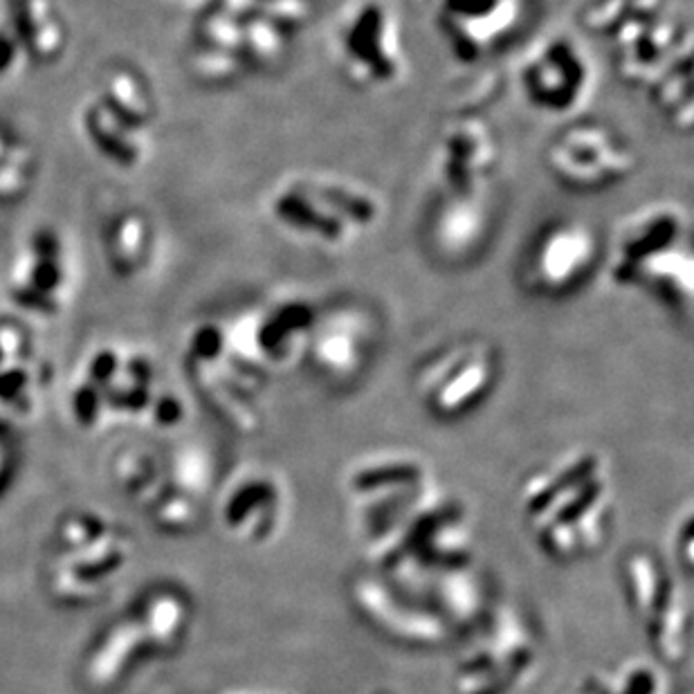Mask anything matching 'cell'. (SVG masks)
<instances>
[{"label": "cell", "mask_w": 694, "mask_h": 694, "mask_svg": "<svg viewBox=\"0 0 694 694\" xmlns=\"http://www.w3.org/2000/svg\"><path fill=\"white\" fill-rule=\"evenodd\" d=\"M122 564V555H106L100 558L95 562H83L79 567H74V575L83 582H95L102 580L104 575H109L111 571H115Z\"/></svg>", "instance_id": "44dd1931"}, {"label": "cell", "mask_w": 694, "mask_h": 694, "mask_svg": "<svg viewBox=\"0 0 694 694\" xmlns=\"http://www.w3.org/2000/svg\"><path fill=\"white\" fill-rule=\"evenodd\" d=\"M422 468L409 459H385L358 468L351 474V488L358 494L416 488L422 481Z\"/></svg>", "instance_id": "e0dca14e"}, {"label": "cell", "mask_w": 694, "mask_h": 694, "mask_svg": "<svg viewBox=\"0 0 694 694\" xmlns=\"http://www.w3.org/2000/svg\"><path fill=\"white\" fill-rule=\"evenodd\" d=\"M14 59V43H12V34L0 30V72L8 68V63Z\"/></svg>", "instance_id": "4316f807"}, {"label": "cell", "mask_w": 694, "mask_h": 694, "mask_svg": "<svg viewBox=\"0 0 694 694\" xmlns=\"http://www.w3.org/2000/svg\"><path fill=\"white\" fill-rule=\"evenodd\" d=\"M450 52L474 63L506 45L524 21L527 0H422Z\"/></svg>", "instance_id": "ba28073f"}, {"label": "cell", "mask_w": 694, "mask_h": 694, "mask_svg": "<svg viewBox=\"0 0 694 694\" xmlns=\"http://www.w3.org/2000/svg\"><path fill=\"white\" fill-rule=\"evenodd\" d=\"M181 416H183V409H181V405L173 400V398H164V400H160V405H157V411H155V418L162 422V425H173V422H178L181 420Z\"/></svg>", "instance_id": "d4e9b609"}, {"label": "cell", "mask_w": 694, "mask_h": 694, "mask_svg": "<svg viewBox=\"0 0 694 694\" xmlns=\"http://www.w3.org/2000/svg\"><path fill=\"white\" fill-rule=\"evenodd\" d=\"M374 339V319L365 306L337 304L317 313L304 354L322 376L349 380L367 365Z\"/></svg>", "instance_id": "30bf717a"}, {"label": "cell", "mask_w": 694, "mask_h": 694, "mask_svg": "<svg viewBox=\"0 0 694 694\" xmlns=\"http://www.w3.org/2000/svg\"><path fill=\"white\" fill-rule=\"evenodd\" d=\"M499 376L494 346L486 339H457L431 354L418 369L416 389L439 418H459L477 409Z\"/></svg>", "instance_id": "5b68a950"}, {"label": "cell", "mask_w": 694, "mask_h": 694, "mask_svg": "<svg viewBox=\"0 0 694 694\" xmlns=\"http://www.w3.org/2000/svg\"><path fill=\"white\" fill-rule=\"evenodd\" d=\"M74 409H76V416L81 422H93L98 418V411H100V396L93 387H83L79 389L76 398H74Z\"/></svg>", "instance_id": "7402d4cb"}, {"label": "cell", "mask_w": 694, "mask_h": 694, "mask_svg": "<svg viewBox=\"0 0 694 694\" xmlns=\"http://www.w3.org/2000/svg\"><path fill=\"white\" fill-rule=\"evenodd\" d=\"M501 149L497 131L474 115L450 122L437 146V176L446 196L481 198L483 185L494 176Z\"/></svg>", "instance_id": "9c48e42d"}, {"label": "cell", "mask_w": 694, "mask_h": 694, "mask_svg": "<svg viewBox=\"0 0 694 694\" xmlns=\"http://www.w3.org/2000/svg\"><path fill=\"white\" fill-rule=\"evenodd\" d=\"M149 396L144 387L131 389V391H122V394H109V402L115 407H124V409H142L146 405Z\"/></svg>", "instance_id": "603a6c76"}, {"label": "cell", "mask_w": 694, "mask_h": 694, "mask_svg": "<svg viewBox=\"0 0 694 694\" xmlns=\"http://www.w3.org/2000/svg\"><path fill=\"white\" fill-rule=\"evenodd\" d=\"M667 12V0H589L582 10V25L591 34L614 39L630 25Z\"/></svg>", "instance_id": "5bb4252c"}, {"label": "cell", "mask_w": 694, "mask_h": 694, "mask_svg": "<svg viewBox=\"0 0 694 694\" xmlns=\"http://www.w3.org/2000/svg\"><path fill=\"white\" fill-rule=\"evenodd\" d=\"M598 258L595 229L578 218H558L527 247L519 279L538 297H564L586 282Z\"/></svg>", "instance_id": "8992f818"}, {"label": "cell", "mask_w": 694, "mask_h": 694, "mask_svg": "<svg viewBox=\"0 0 694 694\" xmlns=\"http://www.w3.org/2000/svg\"><path fill=\"white\" fill-rule=\"evenodd\" d=\"M656 111L674 126H692V43L683 45L647 83Z\"/></svg>", "instance_id": "4fadbf2b"}, {"label": "cell", "mask_w": 694, "mask_h": 694, "mask_svg": "<svg viewBox=\"0 0 694 694\" xmlns=\"http://www.w3.org/2000/svg\"><path fill=\"white\" fill-rule=\"evenodd\" d=\"M268 207L284 234L330 252L356 245L382 218V205L369 187L324 173L284 181Z\"/></svg>", "instance_id": "7a4b0ae2"}, {"label": "cell", "mask_w": 694, "mask_h": 694, "mask_svg": "<svg viewBox=\"0 0 694 694\" xmlns=\"http://www.w3.org/2000/svg\"><path fill=\"white\" fill-rule=\"evenodd\" d=\"M109 102L113 104V109L120 111V118L126 120V122H142L146 120L149 111H146V104L140 95V91H135V85L129 76H118L111 89H109Z\"/></svg>", "instance_id": "ffe728a7"}, {"label": "cell", "mask_w": 694, "mask_h": 694, "mask_svg": "<svg viewBox=\"0 0 694 694\" xmlns=\"http://www.w3.org/2000/svg\"><path fill=\"white\" fill-rule=\"evenodd\" d=\"M19 14V30L30 32L23 37L28 45L34 50V54L48 57L59 43V37L43 0H23Z\"/></svg>", "instance_id": "ac0fdd59"}, {"label": "cell", "mask_w": 694, "mask_h": 694, "mask_svg": "<svg viewBox=\"0 0 694 694\" xmlns=\"http://www.w3.org/2000/svg\"><path fill=\"white\" fill-rule=\"evenodd\" d=\"M319 308L302 297H284L249 319V344L256 358L271 367H286L306 351Z\"/></svg>", "instance_id": "7c38bea8"}, {"label": "cell", "mask_w": 694, "mask_h": 694, "mask_svg": "<svg viewBox=\"0 0 694 694\" xmlns=\"http://www.w3.org/2000/svg\"><path fill=\"white\" fill-rule=\"evenodd\" d=\"M591 76L586 52L567 34L542 39L519 65V85L527 102L549 115L578 111L589 98Z\"/></svg>", "instance_id": "52a82bcc"}, {"label": "cell", "mask_w": 694, "mask_h": 694, "mask_svg": "<svg viewBox=\"0 0 694 694\" xmlns=\"http://www.w3.org/2000/svg\"><path fill=\"white\" fill-rule=\"evenodd\" d=\"M354 598L360 612L394 639L416 645H437L448 639V625L439 614L400 598L396 589L371 578H360L354 584Z\"/></svg>", "instance_id": "8fae6325"}, {"label": "cell", "mask_w": 694, "mask_h": 694, "mask_svg": "<svg viewBox=\"0 0 694 694\" xmlns=\"http://www.w3.org/2000/svg\"><path fill=\"white\" fill-rule=\"evenodd\" d=\"M690 223L674 205H652L619 232L610 256V277L619 288L654 295L685 322L692 317L694 262Z\"/></svg>", "instance_id": "6da1fadb"}, {"label": "cell", "mask_w": 694, "mask_h": 694, "mask_svg": "<svg viewBox=\"0 0 694 694\" xmlns=\"http://www.w3.org/2000/svg\"><path fill=\"white\" fill-rule=\"evenodd\" d=\"M544 166L564 190L600 194L627 183L639 169V157L616 129L586 120L564 126L549 140Z\"/></svg>", "instance_id": "3957f363"}, {"label": "cell", "mask_w": 694, "mask_h": 694, "mask_svg": "<svg viewBox=\"0 0 694 694\" xmlns=\"http://www.w3.org/2000/svg\"><path fill=\"white\" fill-rule=\"evenodd\" d=\"M25 382H28L25 371H19V369H14V371H6L3 376H0V398L10 400V398L19 396V394H21V389L25 387Z\"/></svg>", "instance_id": "cb8c5ba5"}, {"label": "cell", "mask_w": 694, "mask_h": 694, "mask_svg": "<svg viewBox=\"0 0 694 694\" xmlns=\"http://www.w3.org/2000/svg\"><path fill=\"white\" fill-rule=\"evenodd\" d=\"M335 61L360 91H382L398 83L407 68L396 14L385 0H358L333 34Z\"/></svg>", "instance_id": "277c9868"}, {"label": "cell", "mask_w": 694, "mask_h": 694, "mask_svg": "<svg viewBox=\"0 0 694 694\" xmlns=\"http://www.w3.org/2000/svg\"><path fill=\"white\" fill-rule=\"evenodd\" d=\"M446 198V207L441 205L437 218H433V229H437L433 238L452 254L470 252V247L483 236V212L479 207V198Z\"/></svg>", "instance_id": "9a60e30c"}, {"label": "cell", "mask_w": 694, "mask_h": 694, "mask_svg": "<svg viewBox=\"0 0 694 694\" xmlns=\"http://www.w3.org/2000/svg\"><path fill=\"white\" fill-rule=\"evenodd\" d=\"M625 582L636 614L647 623L656 606L670 591V580L663 575L656 560L647 553H634L625 564Z\"/></svg>", "instance_id": "2e32d148"}, {"label": "cell", "mask_w": 694, "mask_h": 694, "mask_svg": "<svg viewBox=\"0 0 694 694\" xmlns=\"http://www.w3.org/2000/svg\"><path fill=\"white\" fill-rule=\"evenodd\" d=\"M277 492L268 481H249L241 486L232 499L225 506V522L229 527H243L247 522V517L256 510H264L273 514Z\"/></svg>", "instance_id": "d6986e66"}, {"label": "cell", "mask_w": 694, "mask_h": 694, "mask_svg": "<svg viewBox=\"0 0 694 694\" xmlns=\"http://www.w3.org/2000/svg\"><path fill=\"white\" fill-rule=\"evenodd\" d=\"M115 369H118L115 358H113L111 354H104V356H100V358L95 360V365H93V378H95L98 382H109V380L113 378Z\"/></svg>", "instance_id": "484cf974"}]
</instances>
